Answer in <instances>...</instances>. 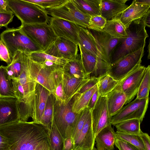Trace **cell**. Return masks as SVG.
Segmentation results:
<instances>
[{"label": "cell", "instance_id": "cell-1", "mask_svg": "<svg viewBox=\"0 0 150 150\" xmlns=\"http://www.w3.org/2000/svg\"><path fill=\"white\" fill-rule=\"evenodd\" d=\"M49 130L43 125L19 120L0 127V134L8 140L10 150H34L48 139Z\"/></svg>", "mask_w": 150, "mask_h": 150}, {"label": "cell", "instance_id": "cell-2", "mask_svg": "<svg viewBox=\"0 0 150 150\" xmlns=\"http://www.w3.org/2000/svg\"><path fill=\"white\" fill-rule=\"evenodd\" d=\"M146 26L142 17L133 21L126 27L127 36L122 39L115 48L111 64L145 47L146 39L149 37Z\"/></svg>", "mask_w": 150, "mask_h": 150}, {"label": "cell", "instance_id": "cell-3", "mask_svg": "<svg viewBox=\"0 0 150 150\" xmlns=\"http://www.w3.org/2000/svg\"><path fill=\"white\" fill-rule=\"evenodd\" d=\"M52 93L36 82L34 92L28 98L19 100L20 120L27 122L30 117L33 121L40 124L47 98Z\"/></svg>", "mask_w": 150, "mask_h": 150}, {"label": "cell", "instance_id": "cell-4", "mask_svg": "<svg viewBox=\"0 0 150 150\" xmlns=\"http://www.w3.org/2000/svg\"><path fill=\"white\" fill-rule=\"evenodd\" d=\"M6 0L9 8L21 24H49L50 17L37 5L24 0Z\"/></svg>", "mask_w": 150, "mask_h": 150}, {"label": "cell", "instance_id": "cell-5", "mask_svg": "<svg viewBox=\"0 0 150 150\" xmlns=\"http://www.w3.org/2000/svg\"><path fill=\"white\" fill-rule=\"evenodd\" d=\"M0 38L6 46L13 58L18 51L28 54L43 52L40 47L23 32L20 27L6 29L0 34Z\"/></svg>", "mask_w": 150, "mask_h": 150}, {"label": "cell", "instance_id": "cell-6", "mask_svg": "<svg viewBox=\"0 0 150 150\" xmlns=\"http://www.w3.org/2000/svg\"><path fill=\"white\" fill-rule=\"evenodd\" d=\"M72 98L68 103H62L55 99L53 108L52 123L57 129L63 139L71 137L73 129L79 113L72 110Z\"/></svg>", "mask_w": 150, "mask_h": 150}, {"label": "cell", "instance_id": "cell-7", "mask_svg": "<svg viewBox=\"0 0 150 150\" xmlns=\"http://www.w3.org/2000/svg\"><path fill=\"white\" fill-rule=\"evenodd\" d=\"M23 32L40 47L43 52L47 50L57 37L49 24H21Z\"/></svg>", "mask_w": 150, "mask_h": 150}, {"label": "cell", "instance_id": "cell-8", "mask_svg": "<svg viewBox=\"0 0 150 150\" xmlns=\"http://www.w3.org/2000/svg\"><path fill=\"white\" fill-rule=\"evenodd\" d=\"M44 10L48 15L52 17L63 19L84 28L88 27L91 17L80 11L72 0H67L63 5L57 8Z\"/></svg>", "mask_w": 150, "mask_h": 150}, {"label": "cell", "instance_id": "cell-9", "mask_svg": "<svg viewBox=\"0 0 150 150\" xmlns=\"http://www.w3.org/2000/svg\"><path fill=\"white\" fill-rule=\"evenodd\" d=\"M144 48L143 47L111 64L108 74L115 80L121 79L136 67L141 64Z\"/></svg>", "mask_w": 150, "mask_h": 150}, {"label": "cell", "instance_id": "cell-10", "mask_svg": "<svg viewBox=\"0 0 150 150\" xmlns=\"http://www.w3.org/2000/svg\"><path fill=\"white\" fill-rule=\"evenodd\" d=\"M149 101V98L141 99L136 98L111 117V125L114 126L122 121L134 119H138L141 122L148 108Z\"/></svg>", "mask_w": 150, "mask_h": 150}, {"label": "cell", "instance_id": "cell-11", "mask_svg": "<svg viewBox=\"0 0 150 150\" xmlns=\"http://www.w3.org/2000/svg\"><path fill=\"white\" fill-rule=\"evenodd\" d=\"M146 68L141 64L138 65L119 80L118 85L127 98L125 105L130 102L137 94Z\"/></svg>", "mask_w": 150, "mask_h": 150}, {"label": "cell", "instance_id": "cell-12", "mask_svg": "<svg viewBox=\"0 0 150 150\" xmlns=\"http://www.w3.org/2000/svg\"><path fill=\"white\" fill-rule=\"evenodd\" d=\"M89 30L95 39L101 59L110 66L114 50L122 39L114 38L103 30Z\"/></svg>", "mask_w": 150, "mask_h": 150}, {"label": "cell", "instance_id": "cell-13", "mask_svg": "<svg viewBox=\"0 0 150 150\" xmlns=\"http://www.w3.org/2000/svg\"><path fill=\"white\" fill-rule=\"evenodd\" d=\"M78 45L62 37H57L52 44L44 52L54 57L67 61L76 59L78 54Z\"/></svg>", "mask_w": 150, "mask_h": 150}, {"label": "cell", "instance_id": "cell-14", "mask_svg": "<svg viewBox=\"0 0 150 150\" xmlns=\"http://www.w3.org/2000/svg\"><path fill=\"white\" fill-rule=\"evenodd\" d=\"M92 127L94 137L103 128L110 123L106 96H99L94 108L91 111Z\"/></svg>", "mask_w": 150, "mask_h": 150}, {"label": "cell", "instance_id": "cell-15", "mask_svg": "<svg viewBox=\"0 0 150 150\" xmlns=\"http://www.w3.org/2000/svg\"><path fill=\"white\" fill-rule=\"evenodd\" d=\"M49 24L57 37L64 38L78 45L81 26L68 21L52 17H50Z\"/></svg>", "mask_w": 150, "mask_h": 150}, {"label": "cell", "instance_id": "cell-16", "mask_svg": "<svg viewBox=\"0 0 150 150\" xmlns=\"http://www.w3.org/2000/svg\"><path fill=\"white\" fill-rule=\"evenodd\" d=\"M19 100L0 97V127L20 120Z\"/></svg>", "mask_w": 150, "mask_h": 150}, {"label": "cell", "instance_id": "cell-17", "mask_svg": "<svg viewBox=\"0 0 150 150\" xmlns=\"http://www.w3.org/2000/svg\"><path fill=\"white\" fill-rule=\"evenodd\" d=\"M12 80L16 96L19 100L28 98L35 90L36 82L31 79L29 76L28 71V62L19 77L17 79Z\"/></svg>", "mask_w": 150, "mask_h": 150}, {"label": "cell", "instance_id": "cell-18", "mask_svg": "<svg viewBox=\"0 0 150 150\" xmlns=\"http://www.w3.org/2000/svg\"><path fill=\"white\" fill-rule=\"evenodd\" d=\"M91 111L79 135L74 142L73 150H91L94 147L95 140L92 127Z\"/></svg>", "mask_w": 150, "mask_h": 150}, {"label": "cell", "instance_id": "cell-19", "mask_svg": "<svg viewBox=\"0 0 150 150\" xmlns=\"http://www.w3.org/2000/svg\"><path fill=\"white\" fill-rule=\"evenodd\" d=\"M52 70L33 61L29 56L28 71L29 76L32 80L48 90L52 94V91L50 76Z\"/></svg>", "mask_w": 150, "mask_h": 150}, {"label": "cell", "instance_id": "cell-20", "mask_svg": "<svg viewBox=\"0 0 150 150\" xmlns=\"http://www.w3.org/2000/svg\"><path fill=\"white\" fill-rule=\"evenodd\" d=\"M128 0H101V15L107 21L119 17L128 7L126 4Z\"/></svg>", "mask_w": 150, "mask_h": 150}, {"label": "cell", "instance_id": "cell-21", "mask_svg": "<svg viewBox=\"0 0 150 150\" xmlns=\"http://www.w3.org/2000/svg\"><path fill=\"white\" fill-rule=\"evenodd\" d=\"M150 5L135 2L131 4L121 14L119 18L125 27L132 21L143 17L150 9Z\"/></svg>", "mask_w": 150, "mask_h": 150}, {"label": "cell", "instance_id": "cell-22", "mask_svg": "<svg viewBox=\"0 0 150 150\" xmlns=\"http://www.w3.org/2000/svg\"><path fill=\"white\" fill-rule=\"evenodd\" d=\"M106 96L108 112L112 117L117 113L125 104L126 97L118 85Z\"/></svg>", "mask_w": 150, "mask_h": 150}, {"label": "cell", "instance_id": "cell-23", "mask_svg": "<svg viewBox=\"0 0 150 150\" xmlns=\"http://www.w3.org/2000/svg\"><path fill=\"white\" fill-rule=\"evenodd\" d=\"M110 124L102 129L95 138L97 150H113L116 137Z\"/></svg>", "mask_w": 150, "mask_h": 150}, {"label": "cell", "instance_id": "cell-24", "mask_svg": "<svg viewBox=\"0 0 150 150\" xmlns=\"http://www.w3.org/2000/svg\"><path fill=\"white\" fill-rule=\"evenodd\" d=\"M29 54L18 51L13 58L11 64L6 66L8 73L12 79H18L23 70L27 65Z\"/></svg>", "mask_w": 150, "mask_h": 150}, {"label": "cell", "instance_id": "cell-25", "mask_svg": "<svg viewBox=\"0 0 150 150\" xmlns=\"http://www.w3.org/2000/svg\"><path fill=\"white\" fill-rule=\"evenodd\" d=\"M90 77L83 79H78L64 73L63 84L64 93L66 98V103H68L74 96L79 92Z\"/></svg>", "mask_w": 150, "mask_h": 150}, {"label": "cell", "instance_id": "cell-26", "mask_svg": "<svg viewBox=\"0 0 150 150\" xmlns=\"http://www.w3.org/2000/svg\"><path fill=\"white\" fill-rule=\"evenodd\" d=\"M78 45L89 53L102 59L95 39L87 28L81 27L78 35Z\"/></svg>", "mask_w": 150, "mask_h": 150}, {"label": "cell", "instance_id": "cell-27", "mask_svg": "<svg viewBox=\"0 0 150 150\" xmlns=\"http://www.w3.org/2000/svg\"><path fill=\"white\" fill-rule=\"evenodd\" d=\"M97 89V84L84 93H77L75 94L72 98V110L73 112L79 113L88 107L92 96Z\"/></svg>", "mask_w": 150, "mask_h": 150}, {"label": "cell", "instance_id": "cell-28", "mask_svg": "<svg viewBox=\"0 0 150 150\" xmlns=\"http://www.w3.org/2000/svg\"><path fill=\"white\" fill-rule=\"evenodd\" d=\"M101 0H72L81 12L91 16L101 15Z\"/></svg>", "mask_w": 150, "mask_h": 150}, {"label": "cell", "instance_id": "cell-29", "mask_svg": "<svg viewBox=\"0 0 150 150\" xmlns=\"http://www.w3.org/2000/svg\"><path fill=\"white\" fill-rule=\"evenodd\" d=\"M64 73L72 77L83 79L90 77L86 74L79 54L75 59L68 61L63 66Z\"/></svg>", "mask_w": 150, "mask_h": 150}, {"label": "cell", "instance_id": "cell-30", "mask_svg": "<svg viewBox=\"0 0 150 150\" xmlns=\"http://www.w3.org/2000/svg\"><path fill=\"white\" fill-rule=\"evenodd\" d=\"M0 97H16L13 80L8 75L6 66L3 65L0 66Z\"/></svg>", "mask_w": 150, "mask_h": 150}, {"label": "cell", "instance_id": "cell-31", "mask_svg": "<svg viewBox=\"0 0 150 150\" xmlns=\"http://www.w3.org/2000/svg\"><path fill=\"white\" fill-rule=\"evenodd\" d=\"M102 30L116 38L124 39L127 36L126 27L119 18L107 21Z\"/></svg>", "mask_w": 150, "mask_h": 150}, {"label": "cell", "instance_id": "cell-32", "mask_svg": "<svg viewBox=\"0 0 150 150\" xmlns=\"http://www.w3.org/2000/svg\"><path fill=\"white\" fill-rule=\"evenodd\" d=\"M141 122L139 120L134 119L122 121L114 126L117 129V132L128 134L139 135L141 130L140 127Z\"/></svg>", "mask_w": 150, "mask_h": 150}, {"label": "cell", "instance_id": "cell-33", "mask_svg": "<svg viewBox=\"0 0 150 150\" xmlns=\"http://www.w3.org/2000/svg\"><path fill=\"white\" fill-rule=\"evenodd\" d=\"M48 139L50 150H64V139L55 125L52 122L49 131Z\"/></svg>", "mask_w": 150, "mask_h": 150}, {"label": "cell", "instance_id": "cell-34", "mask_svg": "<svg viewBox=\"0 0 150 150\" xmlns=\"http://www.w3.org/2000/svg\"><path fill=\"white\" fill-rule=\"evenodd\" d=\"M119 81L114 79L108 74L100 78L97 84L99 96H106L117 86Z\"/></svg>", "mask_w": 150, "mask_h": 150}, {"label": "cell", "instance_id": "cell-35", "mask_svg": "<svg viewBox=\"0 0 150 150\" xmlns=\"http://www.w3.org/2000/svg\"><path fill=\"white\" fill-rule=\"evenodd\" d=\"M55 98L51 93L47 98L40 124L45 126L49 131L51 127L53 108Z\"/></svg>", "mask_w": 150, "mask_h": 150}, {"label": "cell", "instance_id": "cell-36", "mask_svg": "<svg viewBox=\"0 0 150 150\" xmlns=\"http://www.w3.org/2000/svg\"><path fill=\"white\" fill-rule=\"evenodd\" d=\"M29 56L32 60L38 63H40L45 61L50 60L63 67L68 61L65 59L47 54L43 52H33L29 54Z\"/></svg>", "mask_w": 150, "mask_h": 150}, {"label": "cell", "instance_id": "cell-37", "mask_svg": "<svg viewBox=\"0 0 150 150\" xmlns=\"http://www.w3.org/2000/svg\"><path fill=\"white\" fill-rule=\"evenodd\" d=\"M150 88V66L146 68L144 74L139 85L137 93L139 99L149 98Z\"/></svg>", "mask_w": 150, "mask_h": 150}, {"label": "cell", "instance_id": "cell-38", "mask_svg": "<svg viewBox=\"0 0 150 150\" xmlns=\"http://www.w3.org/2000/svg\"><path fill=\"white\" fill-rule=\"evenodd\" d=\"M91 110L87 107L79 113L71 132V137L74 142L79 135Z\"/></svg>", "mask_w": 150, "mask_h": 150}, {"label": "cell", "instance_id": "cell-39", "mask_svg": "<svg viewBox=\"0 0 150 150\" xmlns=\"http://www.w3.org/2000/svg\"><path fill=\"white\" fill-rule=\"evenodd\" d=\"M115 134L117 138L129 143L139 150H145L143 142L139 135L128 134L117 132Z\"/></svg>", "mask_w": 150, "mask_h": 150}, {"label": "cell", "instance_id": "cell-40", "mask_svg": "<svg viewBox=\"0 0 150 150\" xmlns=\"http://www.w3.org/2000/svg\"><path fill=\"white\" fill-rule=\"evenodd\" d=\"M35 4L42 9H47L57 8L63 5L67 0H24Z\"/></svg>", "mask_w": 150, "mask_h": 150}, {"label": "cell", "instance_id": "cell-41", "mask_svg": "<svg viewBox=\"0 0 150 150\" xmlns=\"http://www.w3.org/2000/svg\"><path fill=\"white\" fill-rule=\"evenodd\" d=\"M64 71L62 66L58 67L52 70L50 74V78L52 91L54 96L56 88L63 79Z\"/></svg>", "mask_w": 150, "mask_h": 150}, {"label": "cell", "instance_id": "cell-42", "mask_svg": "<svg viewBox=\"0 0 150 150\" xmlns=\"http://www.w3.org/2000/svg\"><path fill=\"white\" fill-rule=\"evenodd\" d=\"M107 22L101 15L91 16L87 28L97 31L103 30Z\"/></svg>", "mask_w": 150, "mask_h": 150}, {"label": "cell", "instance_id": "cell-43", "mask_svg": "<svg viewBox=\"0 0 150 150\" xmlns=\"http://www.w3.org/2000/svg\"><path fill=\"white\" fill-rule=\"evenodd\" d=\"M0 60L6 62L8 65L11 64L13 60V57L6 45L0 40Z\"/></svg>", "mask_w": 150, "mask_h": 150}, {"label": "cell", "instance_id": "cell-44", "mask_svg": "<svg viewBox=\"0 0 150 150\" xmlns=\"http://www.w3.org/2000/svg\"><path fill=\"white\" fill-rule=\"evenodd\" d=\"M14 16L11 11L0 12V28H8V25L12 21Z\"/></svg>", "mask_w": 150, "mask_h": 150}, {"label": "cell", "instance_id": "cell-45", "mask_svg": "<svg viewBox=\"0 0 150 150\" xmlns=\"http://www.w3.org/2000/svg\"><path fill=\"white\" fill-rule=\"evenodd\" d=\"M115 144L119 150H139L133 145L116 137Z\"/></svg>", "mask_w": 150, "mask_h": 150}, {"label": "cell", "instance_id": "cell-46", "mask_svg": "<svg viewBox=\"0 0 150 150\" xmlns=\"http://www.w3.org/2000/svg\"><path fill=\"white\" fill-rule=\"evenodd\" d=\"M54 97L56 100L62 103H66V98L64 91L63 80L57 86L55 91Z\"/></svg>", "mask_w": 150, "mask_h": 150}, {"label": "cell", "instance_id": "cell-47", "mask_svg": "<svg viewBox=\"0 0 150 150\" xmlns=\"http://www.w3.org/2000/svg\"><path fill=\"white\" fill-rule=\"evenodd\" d=\"M100 78L90 76L88 81L83 86L78 93H82L91 88L97 85Z\"/></svg>", "mask_w": 150, "mask_h": 150}, {"label": "cell", "instance_id": "cell-48", "mask_svg": "<svg viewBox=\"0 0 150 150\" xmlns=\"http://www.w3.org/2000/svg\"><path fill=\"white\" fill-rule=\"evenodd\" d=\"M139 135L143 142L145 150H150V137L149 134L141 130Z\"/></svg>", "mask_w": 150, "mask_h": 150}, {"label": "cell", "instance_id": "cell-49", "mask_svg": "<svg viewBox=\"0 0 150 150\" xmlns=\"http://www.w3.org/2000/svg\"><path fill=\"white\" fill-rule=\"evenodd\" d=\"M99 96L97 89L92 96L88 105V107L91 110L94 108Z\"/></svg>", "mask_w": 150, "mask_h": 150}, {"label": "cell", "instance_id": "cell-50", "mask_svg": "<svg viewBox=\"0 0 150 150\" xmlns=\"http://www.w3.org/2000/svg\"><path fill=\"white\" fill-rule=\"evenodd\" d=\"M10 146L7 139L0 134V150H10Z\"/></svg>", "mask_w": 150, "mask_h": 150}, {"label": "cell", "instance_id": "cell-51", "mask_svg": "<svg viewBox=\"0 0 150 150\" xmlns=\"http://www.w3.org/2000/svg\"><path fill=\"white\" fill-rule=\"evenodd\" d=\"M34 150H50L48 139L40 143L36 146Z\"/></svg>", "mask_w": 150, "mask_h": 150}, {"label": "cell", "instance_id": "cell-52", "mask_svg": "<svg viewBox=\"0 0 150 150\" xmlns=\"http://www.w3.org/2000/svg\"><path fill=\"white\" fill-rule=\"evenodd\" d=\"M74 142L71 137L68 138L64 140V150L73 149Z\"/></svg>", "mask_w": 150, "mask_h": 150}, {"label": "cell", "instance_id": "cell-53", "mask_svg": "<svg viewBox=\"0 0 150 150\" xmlns=\"http://www.w3.org/2000/svg\"><path fill=\"white\" fill-rule=\"evenodd\" d=\"M146 26L149 28L150 26V10H148L146 14L143 17Z\"/></svg>", "mask_w": 150, "mask_h": 150}, {"label": "cell", "instance_id": "cell-54", "mask_svg": "<svg viewBox=\"0 0 150 150\" xmlns=\"http://www.w3.org/2000/svg\"><path fill=\"white\" fill-rule=\"evenodd\" d=\"M0 6L5 11H11L8 8L6 0H0Z\"/></svg>", "mask_w": 150, "mask_h": 150}, {"label": "cell", "instance_id": "cell-55", "mask_svg": "<svg viewBox=\"0 0 150 150\" xmlns=\"http://www.w3.org/2000/svg\"><path fill=\"white\" fill-rule=\"evenodd\" d=\"M134 1L136 3L150 5V0H134Z\"/></svg>", "mask_w": 150, "mask_h": 150}, {"label": "cell", "instance_id": "cell-56", "mask_svg": "<svg viewBox=\"0 0 150 150\" xmlns=\"http://www.w3.org/2000/svg\"><path fill=\"white\" fill-rule=\"evenodd\" d=\"M150 42L149 40V44L148 46V51L147 52H148V59H150Z\"/></svg>", "mask_w": 150, "mask_h": 150}, {"label": "cell", "instance_id": "cell-57", "mask_svg": "<svg viewBox=\"0 0 150 150\" xmlns=\"http://www.w3.org/2000/svg\"><path fill=\"white\" fill-rule=\"evenodd\" d=\"M4 11H4V10H3L2 8H1V6H0V12H4ZM7 12H9V11H7Z\"/></svg>", "mask_w": 150, "mask_h": 150}, {"label": "cell", "instance_id": "cell-58", "mask_svg": "<svg viewBox=\"0 0 150 150\" xmlns=\"http://www.w3.org/2000/svg\"><path fill=\"white\" fill-rule=\"evenodd\" d=\"M91 150H97V149L96 148H95L94 147Z\"/></svg>", "mask_w": 150, "mask_h": 150}, {"label": "cell", "instance_id": "cell-59", "mask_svg": "<svg viewBox=\"0 0 150 150\" xmlns=\"http://www.w3.org/2000/svg\"><path fill=\"white\" fill-rule=\"evenodd\" d=\"M75 150L72 149V150Z\"/></svg>", "mask_w": 150, "mask_h": 150}]
</instances>
